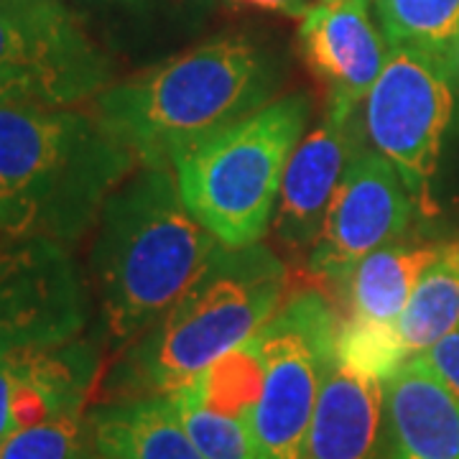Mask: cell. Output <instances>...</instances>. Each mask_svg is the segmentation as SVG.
Instances as JSON below:
<instances>
[{
  "label": "cell",
  "mask_w": 459,
  "mask_h": 459,
  "mask_svg": "<svg viewBox=\"0 0 459 459\" xmlns=\"http://www.w3.org/2000/svg\"><path fill=\"white\" fill-rule=\"evenodd\" d=\"M135 169L95 113L0 108V232L74 246Z\"/></svg>",
  "instance_id": "6da1fadb"
},
{
  "label": "cell",
  "mask_w": 459,
  "mask_h": 459,
  "mask_svg": "<svg viewBox=\"0 0 459 459\" xmlns=\"http://www.w3.org/2000/svg\"><path fill=\"white\" fill-rule=\"evenodd\" d=\"M95 228L92 279L105 329L117 344L156 327L220 250L186 210L171 166H138Z\"/></svg>",
  "instance_id": "7a4b0ae2"
},
{
  "label": "cell",
  "mask_w": 459,
  "mask_h": 459,
  "mask_svg": "<svg viewBox=\"0 0 459 459\" xmlns=\"http://www.w3.org/2000/svg\"><path fill=\"white\" fill-rule=\"evenodd\" d=\"M271 87L268 62L250 41L217 39L108 84L92 113L138 166H171L181 151L268 105Z\"/></svg>",
  "instance_id": "3957f363"
},
{
  "label": "cell",
  "mask_w": 459,
  "mask_h": 459,
  "mask_svg": "<svg viewBox=\"0 0 459 459\" xmlns=\"http://www.w3.org/2000/svg\"><path fill=\"white\" fill-rule=\"evenodd\" d=\"M289 268L263 246L225 247L138 347L143 383L169 395L255 337L289 299Z\"/></svg>",
  "instance_id": "277c9868"
},
{
  "label": "cell",
  "mask_w": 459,
  "mask_h": 459,
  "mask_svg": "<svg viewBox=\"0 0 459 459\" xmlns=\"http://www.w3.org/2000/svg\"><path fill=\"white\" fill-rule=\"evenodd\" d=\"M307 115L309 100L286 95L171 161L186 210L220 246L235 250L261 243Z\"/></svg>",
  "instance_id": "5b68a950"
},
{
  "label": "cell",
  "mask_w": 459,
  "mask_h": 459,
  "mask_svg": "<svg viewBox=\"0 0 459 459\" xmlns=\"http://www.w3.org/2000/svg\"><path fill=\"white\" fill-rule=\"evenodd\" d=\"M340 319L319 289H299L253 337L263 394L253 431L265 459H304L316 401L334 365Z\"/></svg>",
  "instance_id": "8992f818"
},
{
  "label": "cell",
  "mask_w": 459,
  "mask_h": 459,
  "mask_svg": "<svg viewBox=\"0 0 459 459\" xmlns=\"http://www.w3.org/2000/svg\"><path fill=\"white\" fill-rule=\"evenodd\" d=\"M108 84V56L62 0L0 5V108H80Z\"/></svg>",
  "instance_id": "52a82bcc"
},
{
  "label": "cell",
  "mask_w": 459,
  "mask_h": 459,
  "mask_svg": "<svg viewBox=\"0 0 459 459\" xmlns=\"http://www.w3.org/2000/svg\"><path fill=\"white\" fill-rule=\"evenodd\" d=\"M455 110L449 65L424 51L394 47L368 92L365 123L376 151L401 174L413 197L431 212L429 189Z\"/></svg>",
  "instance_id": "ba28073f"
},
{
  "label": "cell",
  "mask_w": 459,
  "mask_h": 459,
  "mask_svg": "<svg viewBox=\"0 0 459 459\" xmlns=\"http://www.w3.org/2000/svg\"><path fill=\"white\" fill-rule=\"evenodd\" d=\"M84 319V286L66 247L41 238H5L0 246V360L72 342Z\"/></svg>",
  "instance_id": "9c48e42d"
},
{
  "label": "cell",
  "mask_w": 459,
  "mask_h": 459,
  "mask_svg": "<svg viewBox=\"0 0 459 459\" xmlns=\"http://www.w3.org/2000/svg\"><path fill=\"white\" fill-rule=\"evenodd\" d=\"M409 195L388 159L380 153L355 156L309 250L314 279L344 281L358 263L403 235L411 222Z\"/></svg>",
  "instance_id": "30bf717a"
},
{
  "label": "cell",
  "mask_w": 459,
  "mask_h": 459,
  "mask_svg": "<svg viewBox=\"0 0 459 459\" xmlns=\"http://www.w3.org/2000/svg\"><path fill=\"white\" fill-rule=\"evenodd\" d=\"M304 62L327 90V115L352 120L388 59L365 0H322L301 18Z\"/></svg>",
  "instance_id": "8fae6325"
},
{
  "label": "cell",
  "mask_w": 459,
  "mask_h": 459,
  "mask_svg": "<svg viewBox=\"0 0 459 459\" xmlns=\"http://www.w3.org/2000/svg\"><path fill=\"white\" fill-rule=\"evenodd\" d=\"M350 120L327 115L294 148L273 212V232L281 246L301 253L312 250L325 228L329 204L352 164V143L347 133Z\"/></svg>",
  "instance_id": "7c38bea8"
},
{
  "label": "cell",
  "mask_w": 459,
  "mask_h": 459,
  "mask_svg": "<svg viewBox=\"0 0 459 459\" xmlns=\"http://www.w3.org/2000/svg\"><path fill=\"white\" fill-rule=\"evenodd\" d=\"M385 459H459V403L421 358L385 380Z\"/></svg>",
  "instance_id": "4fadbf2b"
},
{
  "label": "cell",
  "mask_w": 459,
  "mask_h": 459,
  "mask_svg": "<svg viewBox=\"0 0 459 459\" xmlns=\"http://www.w3.org/2000/svg\"><path fill=\"white\" fill-rule=\"evenodd\" d=\"M385 383L334 360L316 401L304 459H385Z\"/></svg>",
  "instance_id": "5bb4252c"
},
{
  "label": "cell",
  "mask_w": 459,
  "mask_h": 459,
  "mask_svg": "<svg viewBox=\"0 0 459 459\" xmlns=\"http://www.w3.org/2000/svg\"><path fill=\"white\" fill-rule=\"evenodd\" d=\"M90 424L98 455L105 459H204L169 395L100 409Z\"/></svg>",
  "instance_id": "9a60e30c"
},
{
  "label": "cell",
  "mask_w": 459,
  "mask_h": 459,
  "mask_svg": "<svg viewBox=\"0 0 459 459\" xmlns=\"http://www.w3.org/2000/svg\"><path fill=\"white\" fill-rule=\"evenodd\" d=\"M442 246H385L360 261L342 281L347 291V319L398 325L419 279Z\"/></svg>",
  "instance_id": "2e32d148"
},
{
  "label": "cell",
  "mask_w": 459,
  "mask_h": 459,
  "mask_svg": "<svg viewBox=\"0 0 459 459\" xmlns=\"http://www.w3.org/2000/svg\"><path fill=\"white\" fill-rule=\"evenodd\" d=\"M59 413H69V401L44 350H23L0 360V442Z\"/></svg>",
  "instance_id": "e0dca14e"
},
{
  "label": "cell",
  "mask_w": 459,
  "mask_h": 459,
  "mask_svg": "<svg viewBox=\"0 0 459 459\" xmlns=\"http://www.w3.org/2000/svg\"><path fill=\"white\" fill-rule=\"evenodd\" d=\"M459 329V240L442 246L437 261L424 271L406 309L398 319V334L411 358Z\"/></svg>",
  "instance_id": "ac0fdd59"
},
{
  "label": "cell",
  "mask_w": 459,
  "mask_h": 459,
  "mask_svg": "<svg viewBox=\"0 0 459 459\" xmlns=\"http://www.w3.org/2000/svg\"><path fill=\"white\" fill-rule=\"evenodd\" d=\"M391 47L424 51L452 65L459 51V0H376Z\"/></svg>",
  "instance_id": "d6986e66"
},
{
  "label": "cell",
  "mask_w": 459,
  "mask_h": 459,
  "mask_svg": "<svg viewBox=\"0 0 459 459\" xmlns=\"http://www.w3.org/2000/svg\"><path fill=\"white\" fill-rule=\"evenodd\" d=\"M207 409L253 424L263 394V360L253 337L186 383Z\"/></svg>",
  "instance_id": "ffe728a7"
},
{
  "label": "cell",
  "mask_w": 459,
  "mask_h": 459,
  "mask_svg": "<svg viewBox=\"0 0 459 459\" xmlns=\"http://www.w3.org/2000/svg\"><path fill=\"white\" fill-rule=\"evenodd\" d=\"M169 401L204 459H265L250 421L207 409L189 385L169 394Z\"/></svg>",
  "instance_id": "44dd1931"
},
{
  "label": "cell",
  "mask_w": 459,
  "mask_h": 459,
  "mask_svg": "<svg viewBox=\"0 0 459 459\" xmlns=\"http://www.w3.org/2000/svg\"><path fill=\"white\" fill-rule=\"evenodd\" d=\"M92 424L84 413H59L0 442V459H98Z\"/></svg>",
  "instance_id": "7402d4cb"
},
{
  "label": "cell",
  "mask_w": 459,
  "mask_h": 459,
  "mask_svg": "<svg viewBox=\"0 0 459 459\" xmlns=\"http://www.w3.org/2000/svg\"><path fill=\"white\" fill-rule=\"evenodd\" d=\"M334 358L344 368L365 377H377L383 383L394 377L403 362L411 360L401 342L398 325H377L362 319L340 322Z\"/></svg>",
  "instance_id": "603a6c76"
},
{
  "label": "cell",
  "mask_w": 459,
  "mask_h": 459,
  "mask_svg": "<svg viewBox=\"0 0 459 459\" xmlns=\"http://www.w3.org/2000/svg\"><path fill=\"white\" fill-rule=\"evenodd\" d=\"M419 358L427 362L431 373L439 377V383L455 395V401L459 403V329L446 334L434 347H429L427 352Z\"/></svg>",
  "instance_id": "cb8c5ba5"
},
{
  "label": "cell",
  "mask_w": 459,
  "mask_h": 459,
  "mask_svg": "<svg viewBox=\"0 0 459 459\" xmlns=\"http://www.w3.org/2000/svg\"><path fill=\"white\" fill-rule=\"evenodd\" d=\"M235 5H246V8H258L268 13H281V16L304 18L309 13L314 3L312 0H232Z\"/></svg>",
  "instance_id": "d4e9b609"
},
{
  "label": "cell",
  "mask_w": 459,
  "mask_h": 459,
  "mask_svg": "<svg viewBox=\"0 0 459 459\" xmlns=\"http://www.w3.org/2000/svg\"><path fill=\"white\" fill-rule=\"evenodd\" d=\"M82 5H143L148 0H74Z\"/></svg>",
  "instance_id": "484cf974"
},
{
  "label": "cell",
  "mask_w": 459,
  "mask_h": 459,
  "mask_svg": "<svg viewBox=\"0 0 459 459\" xmlns=\"http://www.w3.org/2000/svg\"><path fill=\"white\" fill-rule=\"evenodd\" d=\"M23 3H36V0H0V5H23Z\"/></svg>",
  "instance_id": "4316f807"
},
{
  "label": "cell",
  "mask_w": 459,
  "mask_h": 459,
  "mask_svg": "<svg viewBox=\"0 0 459 459\" xmlns=\"http://www.w3.org/2000/svg\"><path fill=\"white\" fill-rule=\"evenodd\" d=\"M457 59H459V51H457Z\"/></svg>",
  "instance_id": "83f0119b"
},
{
  "label": "cell",
  "mask_w": 459,
  "mask_h": 459,
  "mask_svg": "<svg viewBox=\"0 0 459 459\" xmlns=\"http://www.w3.org/2000/svg\"><path fill=\"white\" fill-rule=\"evenodd\" d=\"M98 459H105V457H98Z\"/></svg>",
  "instance_id": "f1b7e54d"
}]
</instances>
